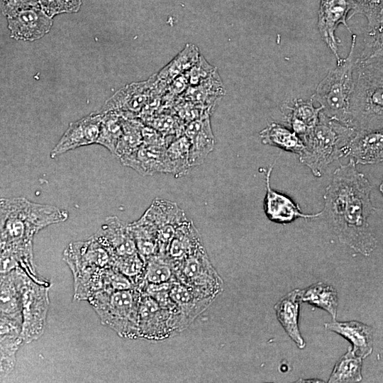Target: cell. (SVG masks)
Wrapping results in <instances>:
<instances>
[{
	"instance_id": "cell-1",
	"label": "cell",
	"mask_w": 383,
	"mask_h": 383,
	"mask_svg": "<svg viewBox=\"0 0 383 383\" xmlns=\"http://www.w3.org/2000/svg\"><path fill=\"white\" fill-rule=\"evenodd\" d=\"M383 48L362 50L355 60L350 126L356 131L383 129Z\"/></svg>"
},
{
	"instance_id": "cell-2",
	"label": "cell",
	"mask_w": 383,
	"mask_h": 383,
	"mask_svg": "<svg viewBox=\"0 0 383 383\" xmlns=\"http://www.w3.org/2000/svg\"><path fill=\"white\" fill-rule=\"evenodd\" d=\"M67 211L23 197L0 199V249L33 247L35 235L45 227L64 222Z\"/></svg>"
},
{
	"instance_id": "cell-3",
	"label": "cell",
	"mask_w": 383,
	"mask_h": 383,
	"mask_svg": "<svg viewBox=\"0 0 383 383\" xmlns=\"http://www.w3.org/2000/svg\"><path fill=\"white\" fill-rule=\"evenodd\" d=\"M372 189L369 180L356 170L342 216L333 229L341 243L365 256H369L377 245L368 222L375 210L370 197Z\"/></svg>"
},
{
	"instance_id": "cell-4",
	"label": "cell",
	"mask_w": 383,
	"mask_h": 383,
	"mask_svg": "<svg viewBox=\"0 0 383 383\" xmlns=\"http://www.w3.org/2000/svg\"><path fill=\"white\" fill-rule=\"evenodd\" d=\"M355 129L326 116L321 111L316 125L303 138L300 162L319 177L334 161L345 156V148Z\"/></svg>"
},
{
	"instance_id": "cell-5",
	"label": "cell",
	"mask_w": 383,
	"mask_h": 383,
	"mask_svg": "<svg viewBox=\"0 0 383 383\" xmlns=\"http://www.w3.org/2000/svg\"><path fill=\"white\" fill-rule=\"evenodd\" d=\"M63 260L73 276V299L77 301H87L98 289L103 269L112 267L110 254L93 236L70 243Z\"/></svg>"
},
{
	"instance_id": "cell-6",
	"label": "cell",
	"mask_w": 383,
	"mask_h": 383,
	"mask_svg": "<svg viewBox=\"0 0 383 383\" xmlns=\"http://www.w3.org/2000/svg\"><path fill=\"white\" fill-rule=\"evenodd\" d=\"M355 44L356 35L353 34L348 55L341 58L336 67L321 81L311 98L319 103L321 111L328 118L350 127V104L353 86Z\"/></svg>"
},
{
	"instance_id": "cell-7",
	"label": "cell",
	"mask_w": 383,
	"mask_h": 383,
	"mask_svg": "<svg viewBox=\"0 0 383 383\" xmlns=\"http://www.w3.org/2000/svg\"><path fill=\"white\" fill-rule=\"evenodd\" d=\"M140 292L135 288L124 290H100L88 299L101 324L120 337L137 339Z\"/></svg>"
},
{
	"instance_id": "cell-8",
	"label": "cell",
	"mask_w": 383,
	"mask_h": 383,
	"mask_svg": "<svg viewBox=\"0 0 383 383\" xmlns=\"http://www.w3.org/2000/svg\"><path fill=\"white\" fill-rule=\"evenodd\" d=\"M20 293L21 326L20 335L23 343L39 339L44 333L49 310L50 282H38L20 267L15 269Z\"/></svg>"
},
{
	"instance_id": "cell-9",
	"label": "cell",
	"mask_w": 383,
	"mask_h": 383,
	"mask_svg": "<svg viewBox=\"0 0 383 383\" xmlns=\"http://www.w3.org/2000/svg\"><path fill=\"white\" fill-rule=\"evenodd\" d=\"M176 280L201 294L215 298L221 293L223 282L203 245L174 265Z\"/></svg>"
},
{
	"instance_id": "cell-10",
	"label": "cell",
	"mask_w": 383,
	"mask_h": 383,
	"mask_svg": "<svg viewBox=\"0 0 383 383\" xmlns=\"http://www.w3.org/2000/svg\"><path fill=\"white\" fill-rule=\"evenodd\" d=\"M139 219L155 231L157 254L166 255L177 228L187 218L184 211L174 202L156 198Z\"/></svg>"
},
{
	"instance_id": "cell-11",
	"label": "cell",
	"mask_w": 383,
	"mask_h": 383,
	"mask_svg": "<svg viewBox=\"0 0 383 383\" xmlns=\"http://www.w3.org/2000/svg\"><path fill=\"white\" fill-rule=\"evenodd\" d=\"M138 324L139 338L147 340H163L177 332L172 311L143 293L140 294Z\"/></svg>"
},
{
	"instance_id": "cell-12",
	"label": "cell",
	"mask_w": 383,
	"mask_h": 383,
	"mask_svg": "<svg viewBox=\"0 0 383 383\" xmlns=\"http://www.w3.org/2000/svg\"><path fill=\"white\" fill-rule=\"evenodd\" d=\"M354 9V0H321L318 28L322 40L335 56L336 62L341 59L338 54L340 40L335 35L336 29L343 24L351 32L348 26L347 16Z\"/></svg>"
},
{
	"instance_id": "cell-13",
	"label": "cell",
	"mask_w": 383,
	"mask_h": 383,
	"mask_svg": "<svg viewBox=\"0 0 383 383\" xmlns=\"http://www.w3.org/2000/svg\"><path fill=\"white\" fill-rule=\"evenodd\" d=\"M154 75L148 80L127 84L109 98L100 113L116 111L124 117L138 118L154 86Z\"/></svg>"
},
{
	"instance_id": "cell-14",
	"label": "cell",
	"mask_w": 383,
	"mask_h": 383,
	"mask_svg": "<svg viewBox=\"0 0 383 383\" xmlns=\"http://www.w3.org/2000/svg\"><path fill=\"white\" fill-rule=\"evenodd\" d=\"M93 237L109 252L112 260L138 253L128 223L117 216L107 217Z\"/></svg>"
},
{
	"instance_id": "cell-15",
	"label": "cell",
	"mask_w": 383,
	"mask_h": 383,
	"mask_svg": "<svg viewBox=\"0 0 383 383\" xmlns=\"http://www.w3.org/2000/svg\"><path fill=\"white\" fill-rule=\"evenodd\" d=\"M274 165H271L265 173L266 194L263 208L267 218L277 223L287 224L299 218H314L322 216V211L316 213H303L299 204L291 198L271 187L270 177Z\"/></svg>"
},
{
	"instance_id": "cell-16",
	"label": "cell",
	"mask_w": 383,
	"mask_h": 383,
	"mask_svg": "<svg viewBox=\"0 0 383 383\" xmlns=\"http://www.w3.org/2000/svg\"><path fill=\"white\" fill-rule=\"evenodd\" d=\"M101 113H91L71 123L50 152L51 158L82 146L96 143L99 134Z\"/></svg>"
},
{
	"instance_id": "cell-17",
	"label": "cell",
	"mask_w": 383,
	"mask_h": 383,
	"mask_svg": "<svg viewBox=\"0 0 383 383\" xmlns=\"http://www.w3.org/2000/svg\"><path fill=\"white\" fill-rule=\"evenodd\" d=\"M7 19L12 38L25 41L41 38L49 33L53 23L40 7L23 10Z\"/></svg>"
},
{
	"instance_id": "cell-18",
	"label": "cell",
	"mask_w": 383,
	"mask_h": 383,
	"mask_svg": "<svg viewBox=\"0 0 383 383\" xmlns=\"http://www.w3.org/2000/svg\"><path fill=\"white\" fill-rule=\"evenodd\" d=\"M355 165H374L383 160V130L356 131L345 148Z\"/></svg>"
},
{
	"instance_id": "cell-19",
	"label": "cell",
	"mask_w": 383,
	"mask_h": 383,
	"mask_svg": "<svg viewBox=\"0 0 383 383\" xmlns=\"http://www.w3.org/2000/svg\"><path fill=\"white\" fill-rule=\"evenodd\" d=\"M210 115L211 113L207 112L185 126L184 135L190 143L189 162L191 167L201 165L214 148L215 138Z\"/></svg>"
},
{
	"instance_id": "cell-20",
	"label": "cell",
	"mask_w": 383,
	"mask_h": 383,
	"mask_svg": "<svg viewBox=\"0 0 383 383\" xmlns=\"http://www.w3.org/2000/svg\"><path fill=\"white\" fill-rule=\"evenodd\" d=\"M169 297L187 327L214 300L177 280L171 282Z\"/></svg>"
},
{
	"instance_id": "cell-21",
	"label": "cell",
	"mask_w": 383,
	"mask_h": 383,
	"mask_svg": "<svg viewBox=\"0 0 383 383\" xmlns=\"http://www.w3.org/2000/svg\"><path fill=\"white\" fill-rule=\"evenodd\" d=\"M326 330L333 331L351 343V352L362 360L373 350V333L371 326L357 321L326 323Z\"/></svg>"
},
{
	"instance_id": "cell-22",
	"label": "cell",
	"mask_w": 383,
	"mask_h": 383,
	"mask_svg": "<svg viewBox=\"0 0 383 383\" xmlns=\"http://www.w3.org/2000/svg\"><path fill=\"white\" fill-rule=\"evenodd\" d=\"M165 150V147L142 143L135 150L119 159L123 165L143 176L155 172L167 173Z\"/></svg>"
},
{
	"instance_id": "cell-23",
	"label": "cell",
	"mask_w": 383,
	"mask_h": 383,
	"mask_svg": "<svg viewBox=\"0 0 383 383\" xmlns=\"http://www.w3.org/2000/svg\"><path fill=\"white\" fill-rule=\"evenodd\" d=\"M299 289L283 296L274 305L277 320L290 338L301 349L306 345L299 327L300 299Z\"/></svg>"
},
{
	"instance_id": "cell-24",
	"label": "cell",
	"mask_w": 383,
	"mask_h": 383,
	"mask_svg": "<svg viewBox=\"0 0 383 383\" xmlns=\"http://www.w3.org/2000/svg\"><path fill=\"white\" fill-rule=\"evenodd\" d=\"M225 93L223 84L216 69L198 84L189 86L182 94L181 98L213 111Z\"/></svg>"
},
{
	"instance_id": "cell-25",
	"label": "cell",
	"mask_w": 383,
	"mask_h": 383,
	"mask_svg": "<svg viewBox=\"0 0 383 383\" xmlns=\"http://www.w3.org/2000/svg\"><path fill=\"white\" fill-rule=\"evenodd\" d=\"M201 245L196 228L192 221L187 219L177 228L165 255L174 266Z\"/></svg>"
},
{
	"instance_id": "cell-26",
	"label": "cell",
	"mask_w": 383,
	"mask_h": 383,
	"mask_svg": "<svg viewBox=\"0 0 383 383\" xmlns=\"http://www.w3.org/2000/svg\"><path fill=\"white\" fill-rule=\"evenodd\" d=\"M0 313L21 326L20 293L15 269L0 273Z\"/></svg>"
},
{
	"instance_id": "cell-27",
	"label": "cell",
	"mask_w": 383,
	"mask_h": 383,
	"mask_svg": "<svg viewBox=\"0 0 383 383\" xmlns=\"http://www.w3.org/2000/svg\"><path fill=\"white\" fill-rule=\"evenodd\" d=\"M264 145L281 148L299 156L305 150L302 140L292 130L283 125L272 122L260 132Z\"/></svg>"
},
{
	"instance_id": "cell-28",
	"label": "cell",
	"mask_w": 383,
	"mask_h": 383,
	"mask_svg": "<svg viewBox=\"0 0 383 383\" xmlns=\"http://www.w3.org/2000/svg\"><path fill=\"white\" fill-rule=\"evenodd\" d=\"M301 301L322 309L331 314L333 320L337 316L338 296L335 288L324 282L315 283L299 290Z\"/></svg>"
},
{
	"instance_id": "cell-29",
	"label": "cell",
	"mask_w": 383,
	"mask_h": 383,
	"mask_svg": "<svg viewBox=\"0 0 383 383\" xmlns=\"http://www.w3.org/2000/svg\"><path fill=\"white\" fill-rule=\"evenodd\" d=\"M355 13L363 14L367 20L364 42H383V0H354Z\"/></svg>"
},
{
	"instance_id": "cell-30",
	"label": "cell",
	"mask_w": 383,
	"mask_h": 383,
	"mask_svg": "<svg viewBox=\"0 0 383 383\" xmlns=\"http://www.w3.org/2000/svg\"><path fill=\"white\" fill-rule=\"evenodd\" d=\"M200 56L198 48L188 43L184 48L158 73L155 74L157 82L166 89L177 77L188 71Z\"/></svg>"
},
{
	"instance_id": "cell-31",
	"label": "cell",
	"mask_w": 383,
	"mask_h": 383,
	"mask_svg": "<svg viewBox=\"0 0 383 383\" xmlns=\"http://www.w3.org/2000/svg\"><path fill=\"white\" fill-rule=\"evenodd\" d=\"M176 280L172 262L165 255L156 254L145 262L143 279L138 290L147 284H162Z\"/></svg>"
},
{
	"instance_id": "cell-32",
	"label": "cell",
	"mask_w": 383,
	"mask_h": 383,
	"mask_svg": "<svg viewBox=\"0 0 383 383\" xmlns=\"http://www.w3.org/2000/svg\"><path fill=\"white\" fill-rule=\"evenodd\" d=\"M190 143L189 139L181 135L172 141L165 150L167 172L176 177L185 175L191 167L189 162Z\"/></svg>"
},
{
	"instance_id": "cell-33",
	"label": "cell",
	"mask_w": 383,
	"mask_h": 383,
	"mask_svg": "<svg viewBox=\"0 0 383 383\" xmlns=\"http://www.w3.org/2000/svg\"><path fill=\"white\" fill-rule=\"evenodd\" d=\"M362 359L355 355L350 348L336 362L328 382H358L362 379Z\"/></svg>"
},
{
	"instance_id": "cell-34",
	"label": "cell",
	"mask_w": 383,
	"mask_h": 383,
	"mask_svg": "<svg viewBox=\"0 0 383 383\" xmlns=\"http://www.w3.org/2000/svg\"><path fill=\"white\" fill-rule=\"evenodd\" d=\"M121 117L123 133L114 152L118 158L128 155L143 143L142 128L144 126L138 118Z\"/></svg>"
},
{
	"instance_id": "cell-35",
	"label": "cell",
	"mask_w": 383,
	"mask_h": 383,
	"mask_svg": "<svg viewBox=\"0 0 383 383\" xmlns=\"http://www.w3.org/2000/svg\"><path fill=\"white\" fill-rule=\"evenodd\" d=\"M101 121L96 144L101 145L114 154L123 133L122 117L116 111L101 113Z\"/></svg>"
},
{
	"instance_id": "cell-36",
	"label": "cell",
	"mask_w": 383,
	"mask_h": 383,
	"mask_svg": "<svg viewBox=\"0 0 383 383\" xmlns=\"http://www.w3.org/2000/svg\"><path fill=\"white\" fill-rule=\"evenodd\" d=\"M165 137L177 138L184 135L186 125L174 113L162 112L155 114L143 121Z\"/></svg>"
},
{
	"instance_id": "cell-37",
	"label": "cell",
	"mask_w": 383,
	"mask_h": 383,
	"mask_svg": "<svg viewBox=\"0 0 383 383\" xmlns=\"http://www.w3.org/2000/svg\"><path fill=\"white\" fill-rule=\"evenodd\" d=\"M23 343L20 335L0 338V382L14 370L16 354Z\"/></svg>"
},
{
	"instance_id": "cell-38",
	"label": "cell",
	"mask_w": 383,
	"mask_h": 383,
	"mask_svg": "<svg viewBox=\"0 0 383 383\" xmlns=\"http://www.w3.org/2000/svg\"><path fill=\"white\" fill-rule=\"evenodd\" d=\"M289 113L285 115L286 118H294L304 123L309 129H312L318 123L319 114L322 108L315 107L313 100L304 101L297 99L294 101L292 106H287Z\"/></svg>"
},
{
	"instance_id": "cell-39",
	"label": "cell",
	"mask_w": 383,
	"mask_h": 383,
	"mask_svg": "<svg viewBox=\"0 0 383 383\" xmlns=\"http://www.w3.org/2000/svg\"><path fill=\"white\" fill-rule=\"evenodd\" d=\"M41 9L50 18L64 13H77L82 0H38Z\"/></svg>"
},
{
	"instance_id": "cell-40",
	"label": "cell",
	"mask_w": 383,
	"mask_h": 383,
	"mask_svg": "<svg viewBox=\"0 0 383 383\" xmlns=\"http://www.w3.org/2000/svg\"><path fill=\"white\" fill-rule=\"evenodd\" d=\"M216 68L210 65L206 59L200 55L198 61L186 72L189 86H194L208 77Z\"/></svg>"
},
{
	"instance_id": "cell-41",
	"label": "cell",
	"mask_w": 383,
	"mask_h": 383,
	"mask_svg": "<svg viewBox=\"0 0 383 383\" xmlns=\"http://www.w3.org/2000/svg\"><path fill=\"white\" fill-rule=\"evenodd\" d=\"M35 7H40L38 0H0V9L7 18Z\"/></svg>"
}]
</instances>
